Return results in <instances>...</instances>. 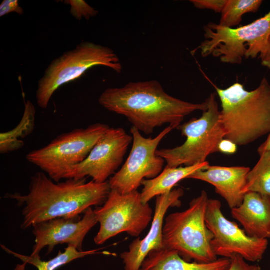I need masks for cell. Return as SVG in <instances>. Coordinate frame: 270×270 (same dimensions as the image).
Masks as SVG:
<instances>
[{
    "label": "cell",
    "mask_w": 270,
    "mask_h": 270,
    "mask_svg": "<svg viewBox=\"0 0 270 270\" xmlns=\"http://www.w3.org/2000/svg\"><path fill=\"white\" fill-rule=\"evenodd\" d=\"M94 210L100 224L94 238L96 245H102L122 232L138 236L152 220L151 207L142 202L138 190L122 194L111 190L102 206Z\"/></svg>",
    "instance_id": "9c48e42d"
},
{
    "label": "cell",
    "mask_w": 270,
    "mask_h": 270,
    "mask_svg": "<svg viewBox=\"0 0 270 270\" xmlns=\"http://www.w3.org/2000/svg\"><path fill=\"white\" fill-rule=\"evenodd\" d=\"M109 128L107 124L98 122L61 134L48 145L30 152L26 159L54 182L67 180L72 168L88 157Z\"/></svg>",
    "instance_id": "52a82bcc"
},
{
    "label": "cell",
    "mask_w": 270,
    "mask_h": 270,
    "mask_svg": "<svg viewBox=\"0 0 270 270\" xmlns=\"http://www.w3.org/2000/svg\"><path fill=\"white\" fill-rule=\"evenodd\" d=\"M208 200L202 190L186 210L168 216L162 229L164 248L177 252L188 262L210 263L218 259L211 247L214 235L206 222Z\"/></svg>",
    "instance_id": "277c9868"
},
{
    "label": "cell",
    "mask_w": 270,
    "mask_h": 270,
    "mask_svg": "<svg viewBox=\"0 0 270 270\" xmlns=\"http://www.w3.org/2000/svg\"><path fill=\"white\" fill-rule=\"evenodd\" d=\"M98 66L108 67L118 73L122 70L120 59L114 50L88 42H82L74 49L54 59L38 82L36 100L39 107L46 108L58 88Z\"/></svg>",
    "instance_id": "ba28073f"
},
{
    "label": "cell",
    "mask_w": 270,
    "mask_h": 270,
    "mask_svg": "<svg viewBox=\"0 0 270 270\" xmlns=\"http://www.w3.org/2000/svg\"><path fill=\"white\" fill-rule=\"evenodd\" d=\"M211 83L221 102L224 138L244 146L270 133V84L266 78L252 91L238 82L226 89Z\"/></svg>",
    "instance_id": "3957f363"
},
{
    "label": "cell",
    "mask_w": 270,
    "mask_h": 270,
    "mask_svg": "<svg viewBox=\"0 0 270 270\" xmlns=\"http://www.w3.org/2000/svg\"><path fill=\"white\" fill-rule=\"evenodd\" d=\"M0 246L7 253L20 259L23 263L34 266L38 270H56L74 260L87 256L98 254H110L107 252H99L102 248L80 252L73 246H68L64 252L59 251L58 254L54 258L48 261H44L41 260L40 256H25L13 252L2 244Z\"/></svg>",
    "instance_id": "ffe728a7"
},
{
    "label": "cell",
    "mask_w": 270,
    "mask_h": 270,
    "mask_svg": "<svg viewBox=\"0 0 270 270\" xmlns=\"http://www.w3.org/2000/svg\"><path fill=\"white\" fill-rule=\"evenodd\" d=\"M218 150L221 152L232 154L236 152L237 145L232 141L224 138L220 142Z\"/></svg>",
    "instance_id": "4316f807"
},
{
    "label": "cell",
    "mask_w": 270,
    "mask_h": 270,
    "mask_svg": "<svg viewBox=\"0 0 270 270\" xmlns=\"http://www.w3.org/2000/svg\"><path fill=\"white\" fill-rule=\"evenodd\" d=\"M184 194V190L178 188L156 197L154 214L148 232L142 240H134L129 246L128 250L120 254L124 270H140L151 251L163 248L162 229L165 215L169 208L181 206L180 199Z\"/></svg>",
    "instance_id": "5bb4252c"
},
{
    "label": "cell",
    "mask_w": 270,
    "mask_h": 270,
    "mask_svg": "<svg viewBox=\"0 0 270 270\" xmlns=\"http://www.w3.org/2000/svg\"><path fill=\"white\" fill-rule=\"evenodd\" d=\"M26 264L23 263L22 264H18L16 265L14 270H26Z\"/></svg>",
    "instance_id": "f546056e"
},
{
    "label": "cell",
    "mask_w": 270,
    "mask_h": 270,
    "mask_svg": "<svg viewBox=\"0 0 270 270\" xmlns=\"http://www.w3.org/2000/svg\"><path fill=\"white\" fill-rule=\"evenodd\" d=\"M190 2L197 8L208 9L221 13L226 0H190Z\"/></svg>",
    "instance_id": "cb8c5ba5"
},
{
    "label": "cell",
    "mask_w": 270,
    "mask_h": 270,
    "mask_svg": "<svg viewBox=\"0 0 270 270\" xmlns=\"http://www.w3.org/2000/svg\"><path fill=\"white\" fill-rule=\"evenodd\" d=\"M206 222L214 235L211 247L216 256L229 258L236 254L250 262L262 258L268 248V240L250 236L236 222L227 219L222 212L220 200L209 198Z\"/></svg>",
    "instance_id": "8fae6325"
},
{
    "label": "cell",
    "mask_w": 270,
    "mask_h": 270,
    "mask_svg": "<svg viewBox=\"0 0 270 270\" xmlns=\"http://www.w3.org/2000/svg\"><path fill=\"white\" fill-rule=\"evenodd\" d=\"M206 100L208 107L201 117L194 118L177 128L186 137V142L173 148L156 150V155L165 160L166 166H190L202 164L206 162L208 156L218 152V144L226 134L216 94H211Z\"/></svg>",
    "instance_id": "8992f818"
},
{
    "label": "cell",
    "mask_w": 270,
    "mask_h": 270,
    "mask_svg": "<svg viewBox=\"0 0 270 270\" xmlns=\"http://www.w3.org/2000/svg\"><path fill=\"white\" fill-rule=\"evenodd\" d=\"M250 168L211 166L209 164L194 172L188 178L202 180L214 186L231 208L242 202Z\"/></svg>",
    "instance_id": "9a60e30c"
},
{
    "label": "cell",
    "mask_w": 270,
    "mask_h": 270,
    "mask_svg": "<svg viewBox=\"0 0 270 270\" xmlns=\"http://www.w3.org/2000/svg\"><path fill=\"white\" fill-rule=\"evenodd\" d=\"M98 102L108 111L124 116L132 126L146 135L168 124L177 128L186 116L197 110L204 112L208 107L206 99L194 104L172 96L154 80L108 88Z\"/></svg>",
    "instance_id": "7a4b0ae2"
},
{
    "label": "cell",
    "mask_w": 270,
    "mask_h": 270,
    "mask_svg": "<svg viewBox=\"0 0 270 270\" xmlns=\"http://www.w3.org/2000/svg\"><path fill=\"white\" fill-rule=\"evenodd\" d=\"M230 265L228 270H261L256 264H250L242 256L234 254L230 258Z\"/></svg>",
    "instance_id": "d4e9b609"
},
{
    "label": "cell",
    "mask_w": 270,
    "mask_h": 270,
    "mask_svg": "<svg viewBox=\"0 0 270 270\" xmlns=\"http://www.w3.org/2000/svg\"><path fill=\"white\" fill-rule=\"evenodd\" d=\"M110 191L108 182H86L84 178L56 182L38 172L31 177L28 194L8 193L4 198L14 200L23 207L20 227L26 230L55 218H78L92 206L103 204Z\"/></svg>",
    "instance_id": "6da1fadb"
},
{
    "label": "cell",
    "mask_w": 270,
    "mask_h": 270,
    "mask_svg": "<svg viewBox=\"0 0 270 270\" xmlns=\"http://www.w3.org/2000/svg\"><path fill=\"white\" fill-rule=\"evenodd\" d=\"M132 134L122 128H110L94 146L88 157L74 166L68 178L90 176L97 183H104L114 175L122 164L130 144Z\"/></svg>",
    "instance_id": "7c38bea8"
},
{
    "label": "cell",
    "mask_w": 270,
    "mask_h": 270,
    "mask_svg": "<svg viewBox=\"0 0 270 270\" xmlns=\"http://www.w3.org/2000/svg\"><path fill=\"white\" fill-rule=\"evenodd\" d=\"M232 217L246 234L258 238H270V196L257 192L244 194L242 204L231 209Z\"/></svg>",
    "instance_id": "2e32d148"
},
{
    "label": "cell",
    "mask_w": 270,
    "mask_h": 270,
    "mask_svg": "<svg viewBox=\"0 0 270 270\" xmlns=\"http://www.w3.org/2000/svg\"><path fill=\"white\" fill-rule=\"evenodd\" d=\"M80 216L74 218H58L38 224L32 227L35 237L32 256H40L48 246L47 254L60 244H67L82 252V244L88 232L98 224L94 210L90 208Z\"/></svg>",
    "instance_id": "4fadbf2b"
},
{
    "label": "cell",
    "mask_w": 270,
    "mask_h": 270,
    "mask_svg": "<svg viewBox=\"0 0 270 270\" xmlns=\"http://www.w3.org/2000/svg\"><path fill=\"white\" fill-rule=\"evenodd\" d=\"M176 128L169 125L156 137L146 138L132 126L130 132L132 145L125 163L108 181L111 190L126 194L138 189L142 181L152 179L162 171L165 160L156 155L157 148L164 138Z\"/></svg>",
    "instance_id": "30bf717a"
},
{
    "label": "cell",
    "mask_w": 270,
    "mask_h": 270,
    "mask_svg": "<svg viewBox=\"0 0 270 270\" xmlns=\"http://www.w3.org/2000/svg\"><path fill=\"white\" fill-rule=\"evenodd\" d=\"M270 150V133L266 140L258 148V152L260 155L262 153Z\"/></svg>",
    "instance_id": "f1b7e54d"
},
{
    "label": "cell",
    "mask_w": 270,
    "mask_h": 270,
    "mask_svg": "<svg viewBox=\"0 0 270 270\" xmlns=\"http://www.w3.org/2000/svg\"><path fill=\"white\" fill-rule=\"evenodd\" d=\"M262 2V0H226L219 24L234 28L240 24L244 14L256 12Z\"/></svg>",
    "instance_id": "7402d4cb"
},
{
    "label": "cell",
    "mask_w": 270,
    "mask_h": 270,
    "mask_svg": "<svg viewBox=\"0 0 270 270\" xmlns=\"http://www.w3.org/2000/svg\"><path fill=\"white\" fill-rule=\"evenodd\" d=\"M260 58L261 60L262 64L264 66L270 68V36L268 40L266 48Z\"/></svg>",
    "instance_id": "83f0119b"
},
{
    "label": "cell",
    "mask_w": 270,
    "mask_h": 270,
    "mask_svg": "<svg viewBox=\"0 0 270 270\" xmlns=\"http://www.w3.org/2000/svg\"><path fill=\"white\" fill-rule=\"evenodd\" d=\"M12 12L20 15L24 14V10L20 6L18 0H4L0 5V17Z\"/></svg>",
    "instance_id": "484cf974"
},
{
    "label": "cell",
    "mask_w": 270,
    "mask_h": 270,
    "mask_svg": "<svg viewBox=\"0 0 270 270\" xmlns=\"http://www.w3.org/2000/svg\"><path fill=\"white\" fill-rule=\"evenodd\" d=\"M204 40L196 49L202 57L212 56L226 64H240L244 58H259L270 36V11L264 16L238 28L210 22L204 27Z\"/></svg>",
    "instance_id": "5b68a950"
},
{
    "label": "cell",
    "mask_w": 270,
    "mask_h": 270,
    "mask_svg": "<svg viewBox=\"0 0 270 270\" xmlns=\"http://www.w3.org/2000/svg\"><path fill=\"white\" fill-rule=\"evenodd\" d=\"M36 108L28 100L25 104L22 118L13 130L0 134V153L2 154L18 150L24 146L23 139L34 130L36 120Z\"/></svg>",
    "instance_id": "d6986e66"
},
{
    "label": "cell",
    "mask_w": 270,
    "mask_h": 270,
    "mask_svg": "<svg viewBox=\"0 0 270 270\" xmlns=\"http://www.w3.org/2000/svg\"><path fill=\"white\" fill-rule=\"evenodd\" d=\"M230 262L226 258L210 263L188 262L177 252L162 248L151 251L140 270H228Z\"/></svg>",
    "instance_id": "e0dca14e"
},
{
    "label": "cell",
    "mask_w": 270,
    "mask_h": 270,
    "mask_svg": "<svg viewBox=\"0 0 270 270\" xmlns=\"http://www.w3.org/2000/svg\"><path fill=\"white\" fill-rule=\"evenodd\" d=\"M260 156L258 162L248 174L244 192L245 194L254 192L270 196V150Z\"/></svg>",
    "instance_id": "44dd1931"
},
{
    "label": "cell",
    "mask_w": 270,
    "mask_h": 270,
    "mask_svg": "<svg viewBox=\"0 0 270 270\" xmlns=\"http://www.w3.org/2000/svg\"><path fill=\"white\" fill-rule=\"evenodd\" d=\"M208 162L190 166L170 168L166 166L156 177L144 180L140 192L142 202L146 204L154 198L167 194L180 180L188 178L194 172L208 165Z\"/></svg>",
    "instance_id": "ac0fdd59"
},
{
    "label": "cell",
    "mask_w": 270,
    "mask_h": 270,
    "mask_svg": "<svg viewBox=\"0 0 270 270\" xmlns=\"http://www.w3.org/2000/svg\"><path fill=\"white\" fill-rule=\"evenodd\" d=\"M65 4L70 6V12L78 20L83 18L88 20L98 14V12L84 0H66Z\"/></svg>",
    "instance_id": "603a6c76"
}]
</instances>
